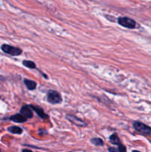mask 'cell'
I'll use <instances>...</instances> for the list:
<instances>
[{"mask_svg":"<svg viewBox=\"0 0 151 152\" xmlns=\"http://www.w3.org/2000/svg\"><path fill=\"white\" fill-rule=\"evenodd\" d=\"M110 141L111 143L113 144V145H120V140L116 134H113L110 137Z\"/></svg>","mask_w":151,"mask_h":152,"instance_id":"11","label":"cell"},{"mask_svg":"<svg viewBox=\"0 0 151 152\" xmlns=\"http://www.w3.org/2000/svg\"><path fill=\"white\" fill-rule=\"evenodd\" d=\"M118 23L124 28H129V29H134L136 26V22L129 17L118 18Z\"/></svg>","mask_w":151,"mask_h":152,"instance_id":"4","label":"cell"},{"mask_svg":"<svg viewBox=\"0 0 151 152\" xmlns=\"http://www.w3.org/2000/svg\"><path fill=\"white\" fill-rule=\"evenodd\" d=\"M10 120H11V121L14 122V123H22L26 122L28 119H27L26 117H24L22 114H15V115L11 116V117H10Z\"/></svg>","mask_w":151,"mask_h":152,"instance_id":"8","label":"cell"},{"mask_svg":"<svg viewBox=\"0 0 151 152\" xmlns=\"http://www.w3.org/2000/svg\"><path fill=\"white\" fill-rule=\"evenodd\" d=\"M0 80H4V78H3V77H1V76H0Z\"/></svg>","mask_w":151,"mask_h":152,"instance_id":"17","label":"cell"},{"mask_svg":"<svg viewBox=\"0 0 151 152\" xmlns=\"http://www.w3.org/2000/svg\"><path fill=\"white\" fill-rule=\"evenodd\" d=\"M30 107L31 108H32V109L36 113L37 115H38L40 118L44 119V120H46V119L49 118V116L44 112V110H43L41 108H40V107H38V106H34V105H30Z\"/></svg>","mask_w":151,"mask_h":152,"instance_id":"7","label":"cell"},{"mask_svg":"<svg viewBox=\"0 0 151 152\" xmlns=\"http://www.w3.org/2000/svg\"><path fill=\"white\" fill-rule=\"evenodd\" d=\"M66 117L70 123L76 125V126H80V127H83V126H87V123H84L82 120L79 119L78 117H76V116L71 115V114H68V115L66 116Z\"/></svg>","mask_w":151,"mask_h":152,"instance_id":"5","label":"cell"},{"mask_svg":"<svg viewBox=\"0 0 151 152\" xmlns=\"http://www.w3.org/2000/svg\"><path fill=\"white\" fill-rule=\"evenodd\" d=\"M91 142L93 144H94L96 146H102L104 145V142L101 138H93V139L90 140Z\"/></svg>","mask_w":151,"mask_h":152,"instance_id":"13","label":"cell"},{"mask_svg":"<svg viewBox=\"0 0 151 152\" xmlns=\"http://www.w3.org/2000/svg\"><path fill=\"white\" fill-rule=\"evenodd\" d=\"M0 151H1V150H0Z\"/></svg>","mask_w":151,"mask_h":152,"instance_id":"19","label":"cell"},{"mask_svg":"<svg viewBox=\"0 0 151 152\" xmlns=\"http://www.w3.org/2000/svg\"><path fill=\"white\" fill-rule=\"evenodd\" d=\"M22 64H23L24 66L27 67L28 68H30V69H33L36 68V64L30 60H23L22 61Z\"/></svg>","mask_w":151,"mask_h":152,"instance_id":"12","label":"cell"},{"mask_svg":"<svg viewBox=\"0 0 151 152\" xmlns=\"http://www.w3.org/2000/svg\"><path fill=\"white\" fill-rule=\"evenodd\" d=\"M133 128L136 132L145 135H151V128L143 123L136 121L133 123Z\"/></svg>","mask_w":151,"mask_h":152,"instance_id":"2","label":"cell"},{"mask_svg":"<svg viewBox=\"0 0 151 152\" xmlns=\"http://www.w3.org/2000/svg\"><path fill=\"white\" fill-rule=\"evenodd\" d=\"M20 114L27 119H30L33 117V109L31 108L30 105H24L21 108Z\"/></svg>","mask_w":151,"mask_h":152,"instance_id":"6","label":"cell"},{"mask_svg":"<svg viewBox=\"0 0 151 152\" xmlns=\"http://www.w3.org/2000/svg\"><path fill=\"white\" fill-rule=\"evenodd\" d=\"M22 152H33L31 150H29V149H23L22 150Z\"/></svg>","mask_w":151,"mask_h":152,"instance_id":"16","label":"cell"},{"mask_svg":"<svg viewBox=\"0 0 151 152\" xmlns=\"http://www.w3.org/2000/svg\"><path fill=\"white\" fill-rule=\"evenodd\" d=\"M7 131L9 132H10V133L15 134H21L22 133V132H23V130L20 127L16 126H10V127H9L7 129Z\"/></svg>","mask_w":151,"mask_h":152,"instance_id":"10","label":"cell"},{"mask_svg":"<svg viewBox=\"0 0 151 152\" xmlns=\"http://www.w3.org/2000/svg\"><path fill=\"white\" fill-rule=\"evenodd\" d=\"M108 151H109L110 152H118V148H113V147H110V148H108Z\"/></svg>","mask_w":151,"mask_h":152,"instance_id":"15","label":"cell"},{"mask_svg":"<svg viewBox=\"0 0 151 152\" xmlns=\"http://www.w3.org/2000/svg\"><path fill=\"white\" fill-rule=\"evenodd\" d=\"M47 102L51 104H59L62 102V97L60 93L56 91L50 90L47 94Z\"/></svg>","mask_w":151,"mask_h":152,"instance_id":"1","label":"cell"},{"mask_svg":"<svg viewBox=\"0 0 151 152\" xmlns=\"http://www.w3.org/2000/svg\"><path fill=\"white\" fill-rule=\"evenodd\" d=\"M1 50L4 52L5 53L10 54L11 56H19V55L22 54V50L19 48L13 47V46L9 45H2L1 47Z\"/></svg>","mask_w":151,"mask_h":152,"instance_id":"3","label":"cell"},{"mask_svg":"<svg viewBox=\"0 0 151 152\" xmlns=\"http://www.w3.org/2000/svg\"><path fill=\"white\" fill-rule=\"evenodd\" d=\"M24 83H25L27 88H28V90H30V91L35 90L37 86V84L36 82L33 81V80H28V79H25V80H24Z\"/></svg>","mask_w":151,"mask_h":152,"instance_id":"9","label":"cell"},{"mask_svg":"<svg viewBox=\"0 0 151 152\" xmlns=\"http://www.w3.org/2000/svg\"><path fill=\"white\" fill-rule=\"evenodd\" d=\"M118 152H127V149H126V147L124 145H118Z\"/></svg>","mask_w":151,"mask_h":152,"instance_id":"14","label":"cell"},{"mask_svg":"<svg viewBox=\"0 0 151 152\" xmlns=\"http://www.w3.org/2000/svg\"><path fill=\"white\" fill-rule=\"evenodd\" d=\"M132 152H140V151H133Z\"/></svg>","mask_w":151,"mask_h":152,"instance_id":"18","label":"cell"}]
</instances>
